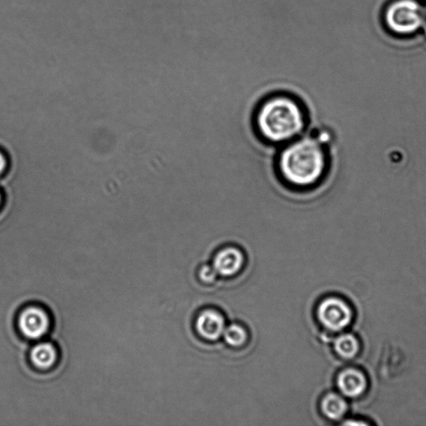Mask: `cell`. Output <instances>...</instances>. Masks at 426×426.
I'll return each instance as SVG.
<instances>
[{"label": "cell", "mask_w": 426, "mask_h": 426, "mask_svg": "<svg viewBox=\"0 0 426 426\" xmlns=\"http://www.w3.org/2000/svg\"><path fill=\"white\" fill-rule=\"evenodd\" d=\"M334 167V138L327 129L304 133L281 146L275 159L280 181L291 190L307 192L324 184Z\"/></svg>", "instance_id": "1"}, {"label": "cell", "mask_w": 426, "mask_h": 426, "mask_svg": "<svg viewBox=\"0 0 426 426\" xmlns=\"http://www.w3.org/2000/svg\"><path fill=\"white\" fill-rule=\"evenodd\" d=\"M309 124V112L302 100L286 92L260 100L252 117L256 135L267 145L280 147L306 133Z\"/></svg>", "instance_id": "2"}, {"label": "cell", "mask_w": 426, "mask_h": 426, "mask_svg": "<svg viewBox=\"0 0 426 426\" xmlns=\"http://www.w3.org/2000/svg\"><path fill=\"white\" fill-rule=\"evenodd\" d=\"M424 11L415 0H399L388 8L385 22L390 30L399 34L415 33L423 26Z\"/></svg>", "instance_id": "3"}, {"label": "cell", "mask_w": 426, "mask_h": 426, "mask_svg": "<svg viewBox=\"0 0 426 426\" xmlns=\"http://www.w3.org/2000/svg\"><path fill=\"white\" fill-rule=\"evenodd\" d=\"M52 317L49 311L37 304L22 308L17 316L16 325L19 332L29 341L43 340L52 328Z\"/></svg>", "instance_id": "4"}, {"label": "cell", "mask_w": 426, "mask_h": 426, "mask_svg": "<svg viewBox=\"0 0 426 426\" xmlns=\"http://www.w3.org/2000/svg\"><path fill=\"white\" fill-rule=\"evenodd\" d=\"M318 317L325 328L338 332L351 323L352 311L348 304L342 300L328 298L320 304Z\"/></svg>", "instance_id": "5"}, {"label": "cell", "mask_w": 426, "mask_h": 426, "mask_svg": "<svg viewBox=\"0 0 426 426\" xmlns=\"http://www.w3.org/2000/svg\"><path fill=\"white\" fill-rule=\"evenodd\" d=\"M59 360L58 347L50 341H38L29 351L30 363L38 371H50L57 366Z\"/></svg>", "instance_id": "6"}, {"label": "cell", "mask_w": 426, "mask_h": 426, "mask_svg": "<svg viewBox=\"0 0 426 426\" xmlns=\"http://www.w3.org/2000/svg\"><path fill=\"white\" fill-rule=\"evenodd\" d=\"M244 263L242 252L235 247H225L217 254L213 262L216 273L230 277L239 271Z\"/></svg>", "instance_id": "7"}, {"label": "cell", "mask_w": 426, "mask_h": 426, "mask_svg": "<svg viewBox=\"0 0 426 426\" xmlns=\"http://www.w3.org/2000/svg\"><path fill=\"white\" fill-rule=\"evenodd\" d=\"M197 330L207 340L215 341L223 335L225 321L223 316L215 311L208 310L202 313L197 321Z\"/></svg>", "instance_id": "8"}, {"label": "cell", "mask_w": 426, "mask_h": 426, "mask_svg": "<svg viewBox=\"0 0 426 426\" xmlns=\"http://www.w3.org/2000/svg\"><path fill=\"white\" fill-rule=\"evenodd\" d=\"M337 384L343 395L348 397H358L366 390L367 381L362 372L347 369L339 375Z\"/></svg>", "instance_id": "9"}, {"label": "cell", "mask_w": 426, "mask_h": 426, "mask_svg": "<svg viewBox=\"0 0 426 426\" xmlns=\"http://www.w3.org/2000/svg\"><path fill=\"white\" fill-rule=\"evenodd\" d=\"M321 409L325 416L329 419L339 420L342 418L347 411V404L344 399L337 394H329L325 395Z\"/></svg>", "instance_id": "10"}, {"label": "cell", "mask_w": 426, "mask_h": 426, "mask_svg": "<svg viewBox=\"0 0 426 426\" xmlns=\"http://www.w3.org/2000/svg\"><path fill=\"white\" fill-rule=\"evenodd\" d=\"M335 349L345 358H352L358 353L359 342L352 335H342L335 341Z\"/></svg>", "instance_id": "11"}, {"label": "cell", "mask_w": 426, "mask_h": 426, "mask_svg": "<svg viewBox=\"0 0 426 426\" xmlns=\"http://www.w3.org/2000/svg\"><path fill=\"white\" fill-rule=\"evenodd\" d=\"M223 336L226 341L233 346H240L244 344L247 340V332L241 325L233 324L225 328Z\"/></svg>", "instance_id": "12"}, {"label": "cell", "mask_w": 426, "mask_h": 426, "mask_svg": "<svg viewBox=\"0 0 426 426\" xmlns=\"http://www.w3.org/2000/svg\"><path fill=\"white\" fill-rule=\"evenodd\" d=\"M216 276V272L214 267H204L202 268L201 272H200V277H201L203 281L207 282L214 281Z\"/></svg>", "instance_id": "13"}, {"label": "cell", "mask_w": 426, "mask_h": 426, "mask_svg": "<svg viewBox=\"0 0 426 426\" xmlns=\"http://www.w3.org/2000/svg\"><path fill=\"white\" fill-rule=\"evenodd\" d=\"M7 165L8 161L6 156L0 151V176L6 170Z\"/></svg>", "instance_id": "14"}, {"label": "cell", "mask_w": 426, "mask_h": 426, "mask_svg": "<svg viewBox=\"0 0 426 426\" xmlns=\"http://www.w3.org/2000/svg\"><path fill=\"white\" fill-rule=\"evenodd\" d=\"M2 203H3L2 194H1V193H0V206L2 205Z\"/></svg>", "instance_id": "15"}]
</instances>
